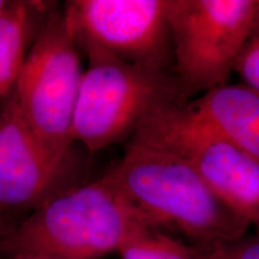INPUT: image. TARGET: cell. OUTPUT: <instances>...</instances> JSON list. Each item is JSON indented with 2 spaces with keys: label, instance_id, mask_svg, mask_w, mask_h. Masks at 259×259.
Returning a JSON list of instances; mask_svg holds the SVG:
<instances>
[{
  "label": "cell",
  "instance_id": "cell-15",
  "mask_svg": "<svg viewBox=\"0 0 259 259\" xmlns=\"http://www.w3.org/2000/svg\"><path fill=\"white\" fill-rule=\"evenodd\" d=\"M252 36H259V6H258V10H257V14H255V17H254Z\"/></svg>",
  "mask_w": 259,
  "mask_h": 259
},
{
  "label": "cell",
  "instance_id": "cell-16",
  "mask_svg": "<svg viewBox=\"0 0 259 259\" xmlns=\"http://www.w3.org/2000/svg\"><path fill=\"white\" fill-rule=\"evenodd\" d=\"M6 3H8V0H0V12H2L3 9L5 8Z\"/></svg>",
  "mask_w": 259,
  "mask_h": 259
},
{
  "label": "cell",
  "instance_id": "cell-5",
  "mask_svg": "<svg viewBox=\"0 0 259 259\" xmlns=\"http://www.w3.org/2000/svg\"><path fill=\"white\" fill-rule=\"evenodd\" d=\"M80 50L64 10L51 11L32 40L15 84L29 126L60 162H66L83 72Z\"/></svg>",
  "mask_w": 259,
  "mask_h": 259
},
{
  "label": "cell",
  "instance_id": "cell-7",
  "mask_svg": "<svg viewBox=\"0 0 259 259\" xmlns=\"http://www.w3.org/2000/svg\"><path fill=\"white\" fill-rule=\"evenodd\" d=\"M169 0H70L64 6L79 50L173 71Z\"/></svg>",
  "mask_w": 259,
  "mask_h": 259
},
{
  "label": "cell",
  "instance_id": "cell-8",
  "mask_svg": "<svg viewBox=\"0 0 259 259\" xmlns=\"http://www.w3.org/2000/svg\"><path fill=\"white\" fill-rule=\"evenodd\" d=\"M65 167L24 119L14 87L0 99V211L36 209L63 191Z\"/></svg>",
  "mask_w": 259,
  "mask_h": 259
},
{
  "label": "cell",
  "instance_id": "cell-3",
  "mask_svg": "<svg viewBox=\"0 0 259 259\" xmlns=\"http://www.w3.org/2000/svg\"><path fill=\"white\" fill-rule=\"evenodd\" d=\"M88 66L80 80L72 141L90 154L130 139L155 109L186 102L173 71L127 63L87 48Z\"/></svg>",
  "mask_w": 259,
  "mask_h": 259
},
{
  "label": "cell",
  "instance_id": "cell-12",
  "mask_svg": "<svg viewBox=\"0 0 259 259\" xmlns=\"http://www.w3.org/2000/svg\"><path fill=\"white\" fill-rule=\"evenodd\" d=\"M199 259H259V234L228 241L198 244Z\"/></svg>",
  "mask_w": 259,
  "mask_h": 259
},
{
  "label": "cell",
  "instance_id": "cell-14",
  "mask_svg": "<svg viewBox=\"0 0 259 259\" xmlns=\"http://www.w3.org/2000/svg\"><path fill=\"white\" fill-rule=\"evenodd\" d=\"M4 215H5L4 212L0 211V240H2L3 236H4L5 233L8 232L9 228H10V227L4 225Z\"/></svg>",
  "mask_w": 259,
  "mask_h": 259
},
{
  "label": "cell",
  "instance_id": "cell-11",
  "mask_svg": "<svg viewBox=\"0 0 259 259\" xmlns=\"http://www.w3.org/2000/svg\"><path fill=\"white\" fill-rule=\"evenodd\" d=\"M121 259H199V245L164 234L148 222H139L119 247Z\"/></svg>",
  "mask_w": 259,
  "mask_h": 259
},
{
  "label": "cell",
  "instance_id": "cell-17",
  "mask_svg": "<svg viewBox=\"0 0 259 259\" xmlns=\"http://www.w3.org/2000/svg\"><path fill=\"white\" fill-rule=\"evenodd\" d=\"M0 259H11V258H5V257H0Z\"/></svg>",
  "mask_w": 259,
  "mask_h": 259
},
{
  "label": "cell",
  "instance_id": "cell-1",
  "mask_svg": "<svg viewBox=\"0 0 259 259\" xmlns=\"http://www.w3.org/2000/svg\"><path fill=\"white\" fill-rule=\"evenodd\" d=\"M148 222L108 176L48 198L0 240V257L100 259ZM149 223V222H148Z\"/></svg>",
  "mask_w": 259,
  "mask_h": 259
},
{
  "label": "cell",
  "instance_id": "cell-13",
  "mask_svg": "<svg viewBox=\"0 0 259 259\" xmlns=\"http://www.w3.org/2000/svg\"><path fill=\"white\" fill-rule=\"evenodd\" d=\"M234 72L242 84L259 93V36H251L236 60Z\"/></svg>",
  "mask_w": 259,
  "mask_h": 259
},
{
  "label": "cell",
  "instance_id": "cell-6",
  "mask_svg": "<svg viewBox=\"0 0 259 259\" xmlns=\"http://www.w3.org/2000/svg\"><path fill=\"white\" fill-rule=\"evenodd\" d=\"M258 6L259 0H169L173 73L186 95L228 83Z\"/></svg>",
  "mask_w": 259,
  "mask_h": 259
},
{
  "label": "cell",
  "instance_id": "cell-9",
  "mask_svg": "<svg viewBox=\"0 0 259 259\" xmlns=\"http://www.w3.org/2000/svg\"><path fill=\"white\" fill-rule=\"evenodd\" d=\"M213 130L259 161V93L244 84H229L187 103Z\"/></svg>",
  "mask_w": 259,
  "mask_h": 259
},
{
  "label": "cell",
  "instance_id": "cell-2",
  "mask_svg": "<svg viewBox=\"0 0 259 259\" xmlns=\"http://www.w3.org/2000/svg\"><path fill=\"white\" fill-rule=\"evenodd\" d=\"M107 176L151 226L174 229L193 244L234 240L250 228L185 161L153 145L130 139Z\"/></svg>",
  "mask_w": 259,
  "mask_h": 259
},
{
  "label": "cell",
  "instance_id": "cell-4",
  "mask_svg": "<svg viewBox=\"0 0 259 259\" xmlns=\"http://www.w3.org/2000/svg\"><path fill=\"white\" fill-rule=\"evenodd\" d=\"M187 103L155 109L130 139L185 161L259 234V161L202 120Z\"/></svg>",
  "mask_w": 259,
  "mask_h": 259
},
{
  "label": "cell",
  "instance_id": "cell-10",
  "mask_svg": "<svg viewBox=\"0 0 259 259\" xmlns=\"http://www.w3.org/2000/svg\"><path fill=\"white\" fill-rule=\"evenodd\" d=\"M50 9L47 3L10 0L0 12V99L17 82L31 42Z\"/></svg>",
  "mask_w": 259,
  "mask_h": 259
}]
</instances>
